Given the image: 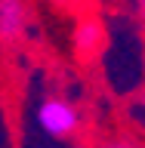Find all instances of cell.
Returning a JSON list of instances; mask_svg holds the SVG:
<instances>
[{"instance_id": "277c9868", "label": "cell", "mask_w": 145, "mask_h": 148, "mask_svg": "<svg viewBox=\"0 0 145 148\" xmlns=\"http://www.w3.org/2000/svg\"><path fill=\"white\" fill-rule=\"evenodd\" d=\"M90 148H142V145H139L136 139H130V136L114 133V136H102L99 142H93Z\"/></svg>"}, {"instance_id": "3957f363", "label": "cell", "mask_w": 145, "mask_h": 148, "mask_svg": "<svg viewBox=\"0 0 145 148\" xmlns=\"http://www.w3.org/2000/svg\"><path fill=\"white\" fill-rule=\"evenodd\" d=\"M74 49L80 56H87V59H93V56H99L102 43H105V28H102V22L96 16H83L77 18V25H74Z\"/></svg>"}, {"instance_id": "7a4b0ae2", "label": "cell", "mask_w": 145, "mask_h": 148, "mask_svg": "<svg viewBox=\"0 0 145 148\" xmlns=\"http://www.w3.org/2000/svg\"><path fill=\"white\" fill-rule=\"evenodd\" d=\"M28 28H31V9L19 0H0V43H22Z\"/></svg>"}, {"instance_id": "5b68a950", "label": "cell", "mask_w": 145, "mask_h": 148, "mask_svg": "<svg viewBox=\"0 0 145 148\" xmlns=\"http://www.w3.org/2000/svg\"><path fill=\"white\" fill-rule=\"evenodd\" d=\"M136 105H139V123H142V130H145V90L139 92V102H136Z\"/></svg>"}, {"instance_id": "8992f818", "label": "cell", "mask_w": 145, "mask_h": 148, "mask_svg": "<svg viewBox=\"0 0 145 148\" xmlns=\"http://www.w3.org/2000/svg\"><path fill=\"white\" fill-rule=\"evenodd\" d=\"M136 16H139V28H142V37H145V0L136 3Z\"/></svg>"}, {"instance_id": "6da1fadb", "label": "cell", "mask_w": 145, "mask_h": 148, "mask_svg": "<svg viewBox=\"0 0 145 148\" xmlns=\"http://www.w3.org/2000/svg\"><path fill=\"white\" fill-rule=\"evenodd\" d=\"M34 123L49 139H71V136L80 133L83 117H80V111H77V105H71L68 99L46 96V99L37 102V108H34Z\"/></svg>"}]
</instances>
